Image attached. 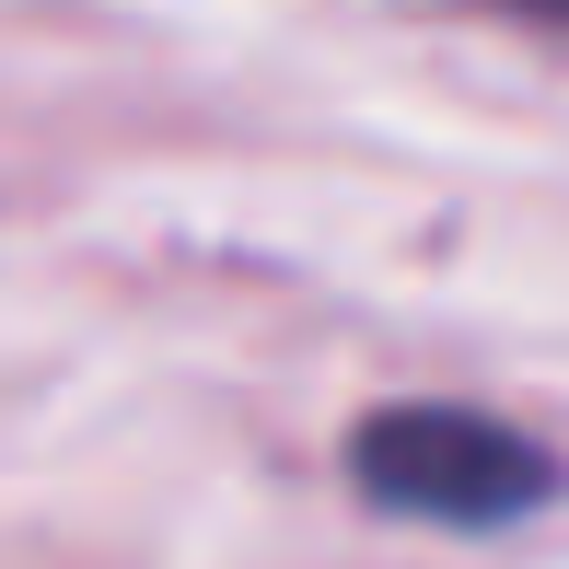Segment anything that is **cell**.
<instances>
[{
  "mask_svg": "<svg viewBox=\"0 0 569 569\" xmlns=\"http://www.w3.org/2000/svg\"><path fill=\"white\" fill-rule=\"evenodd\" d=\"M349 477L372 488V511L407 523H523L547 500V453L488 407H383L349 442Z\"/></svg>",
  "mask_w": 569,
  "mask_h": 569,
  "instance_id": "1",
  "label": "cell"
},
{
  "mask_svg": "<svg viewBox=\"0 0 569 569\" xmlns=\"http://www.w3.org/2000/svg\"><path fill=\"white\" fill-rule=\"evenodd\" d=\"M535 12H558V23H569V0H535Z\"/></svg>",
  "mask_w": 569,
  "mask_h": 569,
  "instance_id": "2",
  "label": "cell"
}]
</instances>
